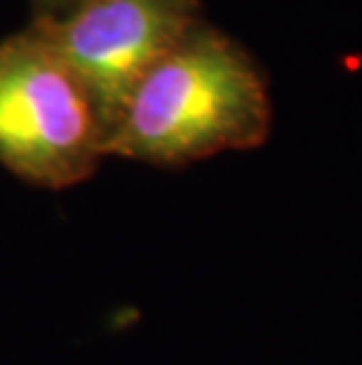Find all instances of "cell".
Instances as JSON below:
<instances>
[{"label":"cell","mask_w":362,"mask_h":365,"mask_svg":"<svg viewBox=\"0 0 362 365\" xmlns=\"http://www.w3.org/2000/svg\"><path fill=\"white\" fill-rule=\"evenodd\" d=\"M78 0H31L33 5V17H55V14L68 10Z\"/></svg>","instance_id":"4"},{"label":"cell","mask_w":362,"mask_h":365,"mask_svg":"<svg viewBox=\"0 0 362 365\" xmlns=\"http://www.w3.org/2000/svg\"><path fill=\"white\" fill-rule=\"evenodd\" d=\"M273 102L252 52L203 19L139 81L106 137V158L183 168L268 139Z\"/></svg>","instance_id":"1"},{"label":"cell","mask_w":362,"mask_h":365,"mask_svg":"<svg viewBox=\"0 0 362 365\" xmlns=\"http://www.w3.org/2000/svg\"><path fill=\"white\" fill-rule=\"evenodd\" d=\"M200 21V0H78L28 26L85 83L109 137L139 81Z\"/></svg>","instance_id":"3"},{"label":"cell","mask_w":362,"mask_h":365,"mask_svg":"<svg viewBox=\"0 0 362 365\" xmlns=\"http://www.w3.org/2000/svg\"><path fill=\"white\" fill-rule=\"evenodd\" d=\"M106 158L95 97L57 50L26 26L0 38V165L41 189H71Z\"/></svg>","instance_id":"2"}]
</instances>
